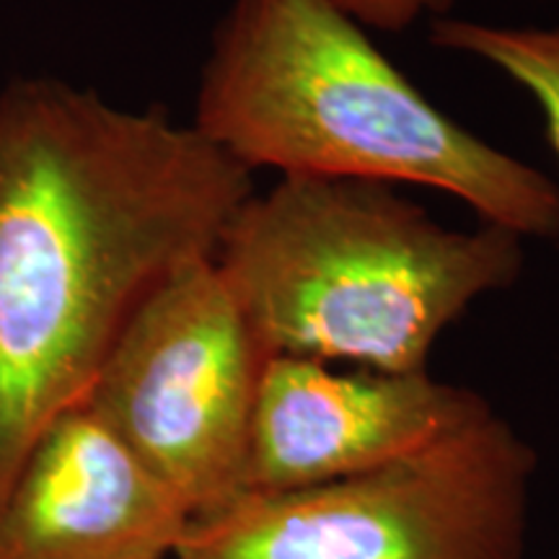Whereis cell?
I'll use <instances>...</instances> for the list:
<instances>
[{"instance_id": "7", "label": "cell", "mask_w": 559, "mask_h": 559, "mask_svg": "<svg viewBox=\"0 0 559 559\" xmlns=\"http://www.w3.org/2000/svg\"><path fill=\"white\" fill-rule=\"evenodd\" d=\"M190 521L81 404L41 432L0 500V559H171Z\"/></svg>"}, {"instance_id": "4", "label": "cell", "mask_w": 559, "mask_h": 559, "mask_svg": "<svg viewBox=\"0 0 559 559\" xmlns=\"http://www.w3.org/2000/svg\"><path fill=\"white\" fill-rule=\"evenodd\" d=\"M536 453L487 415L381 469L243 492L190 521L171 559H523Z\"/></svg>"}, {"instance_id": "3", "label": "cell", "mask_w": 559, "mask_h": 559, "mask_svg": "<svg viewBox=\"0 0 559 559\" xmlns=\"http://www.w3.org/2000/svg\"><path fill=\"white\" fill-rule=\"evenodd\" d=\"M215 267L264 353L425 370L436 340L523 270V239L440 226L391 185L283 177L223 230Z\"/></svg>"}, {"instance_id": "1", "label": "cell", "mask_w": 559, "mask_h": 559, "mask_svg": "<svg viewBox=\"0 0 559 559\" xmlns=\"http://www.w3.org/2000/svg\"><path fill=\"white\" fill-rule=\"evenodd\" d=\"M251 194L249 169L160 109L55 79L0 91V500L138 306L215 257Z\"/></svg>"}, {"instance_id": "5", "label": "cell", "mask_w": 559, "mask_h": 559, "mask_svg": "<svg viewBox=\"0 0 559 559\" xmlns=\"http://www.w3.org/2000/svg\"><path fill=\"white\" fill-rule=\"evenodd\" d=\"M267 358L207 257L171 272L138 306L83 404L198 519L249 489Z\"/></svg>"}, {"instance_id": "9", "label": "cell", "mask_w": 559, "mask_h": 559, "mask_svg": "<svg viewBox=\"0 0 559 559\" xmlns=\"http://www.w3.org/2000/svg\"><path fill=\"white\" fill-rule=\"evenodd\" d=\"M360 26L381 32H402L425 13H443L453 0H332Z\"/></svg>"}, {"instance_id": "8", "label": "cell", "mask_w": 559, "mask_h": 559, "mask_svg": "<svg viewBox=\"0 0 559 559\" xmlns=\"http://www.w3.org/2000/svg\"><path fill=\"white\" fill-rule=\"evenodd\" d=\"M432 41L445 50L474 55L526 88L539 104L549 143L559 156V29H513L438 19L432 24Z\"/></svg>"}, {"instance_id": "2", "label": "cell", "mask_w": 559, "mask_h": 559, "mask_svg": "<svg viewBox=\"0 0 559 559\" xmlns=\"http://www.w3.org/2000/svg\"><path fill=\"white\" fill-rule=\"evenodd\" d=\"M192 128L249 171L430 187L521 239H559L555 181L432 107L332 0H234Z\"/></svg>"}, {"instance_id": "6", "label": "cell", "mask_w": 559, "mask_h": 559, "mask_svg": "<svg viewBox=\"0 0 559 559\" xmlns=\"http://www.w3.org/2000/svg\"><path fill=\"white\" fill-rule=\"evenodd\" d=\"M489 409L479 394L430 379L428 370L340 373L321 360L272 355L251 417L249 489L288 492L358 477Z\"/></svg>"}]
</instances>
